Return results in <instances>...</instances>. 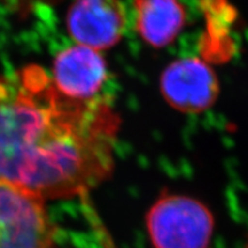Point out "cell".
Here are the masks:
<instances>
[{
	"mask_svg": "<svg viewBox=\"0 0 248 248\" xmlns=\"http://www.w3.org/2000/svg\"><path fill=\"white\" fill-rule=\"evenodd\" d=\"M117 130L107 102L64 97L42 67L0 76V183L46 201L86 193L109 177Z\"/></svg>",
	"mask_w": 248,
	"mask_h": 248,
	"instance_id": "obj_1",
	"label": "cell"
},
{
	"mask_svg": "<svg viewBox=\"0 0 248 248\" xmlns=\"http://www.w3.org/2000/svg\"><path fill=\"white\" fill-rule=\"evenodd\" d=\"M0 248H57L46 200L0 183Z\"/></svg>",
	"mask_w": 248,
	"mask_h": 248,
	"instance_id": "obj_2",
	"label": "cell"
},
{
	"mask_svg": "<svg viewBox=\"0 0 248 248\" xmlns=\"http://www.w3.org/2000/svg\"><path fill=\"white\" fill-rule=\"evenodd\" d=\"M147 226L155 248H209L213 217L199 201L167 195L151 208Z\"/></svg>",
	"mask_w": 248,
	"mask_h": 248,
	"instance_id": "obj_3",
	"label": "cell"
},
{
	"mask_svg": "<svg viewBox=\"0 0 248 248\" xmlns=\"http://www.w3.org/2000/svg\"><path fill=\"white\" fill-rule=\"evenodd\" d=\"M161 92L168 104L183 113H201L218 95V80L206 62L188 57L169 64L161 76Z\"/></svg>",
	"mask_w": 248,
	"mask_h": 248,
	"instance_id": "obj_4",
	"label": "cell"
},
{
	"mask_svg": "<svg viewBox=\"0 0 248 248\" xmlns=\"http://www.w3.org/2000/svg\"><path fill=\"white\" fill-rule=\"evenodd\" d=\"M125 28V9L120 0H75L67 14L71 38L95 51L116 45Z\"/></svg>",
	"mask_w": 248,
	"mask_h": 248,
	"instance_id": "obj_5",
	"label": "cell"
},
{
	"mask_svg": "<svg viewBox=\"0 0 248 248\" xmlns=\"http://www.w3.org/2000/svg\"><path fill=\"white\" fill-rule=\"evenodd\" d=\"M107 77L105 59L99 51L86 46H70L61 51L54 60L52 80L61 94L73 100H97Z\"/></svg>",
	"mask_w": 248,
	"mask_h": 248,
	"instance_id": "obj_6",
	"label": "cell"
},
{
	"mask_svg": "<svg viewBox=\"0 0 248 248\" xmlns=\"http://www.w3.org/2000/svg\"><path fill=\"white\" fill-rule=\"evenodd\" d=\"M133 8L139 36L153 47L171 44L185 24L181 0H135Z\"/></svg>",
	"mask_w": 248,
	"mask_h": 248,
	"instance_id": "obj_7",
	"label": "cell"
},
{
	"mask_svg": "<svg viewBox=\"0 0 248 248\" xmlns=\"http://www.w3.org/2000/svg\"><path fill=\"white\" fill-rule=\"evenodd\" d=\"M1 2H4L5 5L11 6L14 8H21V7H27L28 5L32 4L35 1H39V0H0Z\"/></svg>",
	"mask_w": 248,
	"mask_h": 248,
	"instance_id": "obj_8",
	"label": "cell"
}]
</instances>
